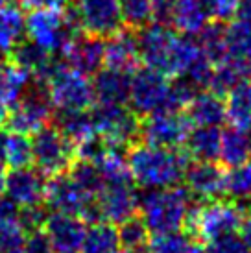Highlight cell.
Instances as JSON below:
<instances>
[{
	"label": "cell",
	"mask_w": 251,
	"mask_h": 253,
	"mask_svg": "<svg viewBox=\"0 0 251 253\" xmlns=\"http://www.w3.org/2000/svg\"><path fill=\"white\" fill-rule=\"evenodd\" d=\"M82 253H119L120 240L117 225L111 222H92L85 231L84 242L80 248Z\"/></svg>",
	"instance_id": "cell-29"
},
{
	"label": "cell",
	"mask_w": 251,
	"mask_h": 253,
	"mask_svg": "<svg viewBox=\"0 0 251 253\" xmlns=\"http://www.w3.org/2000/svg\"><path fill=\"white\" fill-rule=\"evenodd\" d=\"M98 218L111 224H120L135 214L139 209V198L135 194L133 183L104 185V189L94 196Z\"/></svg>",
	"instance_id": "cell-13"
},
{
	"label": "cell",
	"mask_w": 251,
	"mask_h": 253,
	"mask_svg": "<svg viewBox=\"0 0 251 253\" xmlns=\"http://www.w3.org/2000/svg\"><path fill=\"white\" fill-rule=\"evenodd\" d=\"M21 253H56L44 231L26 233Z\"/></svg>",
	"instance_id": "cell-43"
},
{
	"label": "cell",
	"mask_w": 251,
	"mask_h": 253,
	"mask_svg": "<svg viewBox=\"0 0 251 253\" xmlns=\"http://www.w3.org/2000/svg\"><path fill=\"white\" fill-rule=\"evenodd\" d=\"M11 107L13 109L7 113V129L30 137L41 127L48 126V122L54 117V106L50 102L46 87L37 80H34L28 91Z\"/></svg>",
	"instance_id": "cell-8"
},
{
	"label": "cell",
	"mask_w": 251,
	"mask_h": 253,
	"mask_svg": "<svg viewBox=\"0 0 251 253\" xmlns=\"http://www.w3.org/2000/svg\"><path fill=\"white\" fill-rule=\"evenodd\" d=\"M46 183H48L46 176L37 169H32V167L11 169V172L6 174L4 194L19 207L39 205L44 202Z\"/></svg>",
	"instance_id": "cell-14"
},
{
	"label": "cell",
	"mask_w": 251,
	"mask_h": 253,
	"mask_svg": "<svg viewBox=\"0 0 251 253\" xmlns=\"http://www.w3.org/2000/svg\"><path fill=\"white\" fill-rule=\"evenodd\" d=\"M70 176L72 179L82 187L85 189L89 194L92 196H96L100 190L104 189V179L100 176V170L94 163H89V161H80L74 165L72 163V167H70Z\"/></svg>",
	"instance_id": "cell-39"
},
{
	"label": "cell",
	"mask_w": 251,
	"mask_h": 253,
	"mask_svg": "<svg viewBox=\"0 0 251 253\" xmlns=\"http://www.w3.org/2000/svg\"><path fill=\"white\" fill-rule=\"evenodd\" d=\"M220 126H192L185 139V152L196 161H216L220 154Z\"/></svg>",
	"instance_id": "cell-24"
},
{
	"label": "cell",
	"mask_w": 251,
	"mask_h": 253,
	"mask_svg": "<svg viewBox=\"0 0 251 253\" xmlns=\"http://www.w3.org/2000/svg\"><path fill=\"white\" fill-rule=\"evenodd\" d=\"M237 17H242V19H251V0H242L240 2V7L237 11Z\"/></svg>",
	"instance_id": "cell-47"
},
{
	"label": "cell",
	"mask_w": 251,
	"mask_h": 253,
	"mask_svg": "<svg viewBox=\"0 0 251 253\" xmlns=\"http://www.w3.org/2000/svg\"><path fill=\"white\" fill-rule=\"evenodd\" d=\"M183 113L192 126H220L225 122V102L214 91L202 89L192 96Z\"/></svg>",
	"instance_id": "cell-21"
},
{
	"label": "cell",
	"mask_w": 251,
	"mask_h": 253,
	"mask_svg": "<svg viewBox=\"0 0 251 253\" xmlns=\"http://www.w3.org/2000/svg\"><path fill=\"white\" fill-rule=\"evenodd\" d=\"M244 214V207L233 200H210L205 204L196 202L188 212L185 225L190 233H196L198 239L209 244L227 235H237Z\"/></svg>",
	"instance_id": "cell-3"
},
{
	"label": "cell",
	"mask_w": 251,
	"mask_h": 253,
	"mask_svg": "<svg viewBox=\"0 0 251 253\" xmlns=\"http://www.w3.org/2000/svg\"><path fill=\"white\" fill-rule=\"evenodd\" d=\"M94 102L102 104H127L131 72H124L111 67H102L91 76Z\"/></svg>",
	"instance_id": "cell-20"
},
{
	"label": "cell",
	"mask_w": 251,
	"mask_h": 253,
	"mask_svg": "<svg viewBox=\"0 0 251 253\" xmlns=\"http://www.w3.org/2000/svg\"><path fill=\"white\" fill-rule=\"evenodd\" d=\"M210 21L212 17L205 0H175L167 24H170L177 34L198 36Z\"/></svg>",
	"instance_id": "cell-19"
},
{
	"label": "cell",
	"mask_w": 251,
	"mask_h": 253,
	"mask_svg": "<svg viewBox=\"0 0 251 253\" xmlns=\"http://www.w3.org/2000/svg\"><path fill=\"white\" fill-rule=\"evenodd\" d=\"M225 120L233 127L238 129H251V80L246 78L238 82L227 94H225Z\"/></svg>",
	"instance_id": "cell-25"
},
{
	"label": "cell",
	"mask_w": 251,
	"mask_h": 253,
	"mask_svg": "<svg viewBox=\"0 0 251 253\" xmlns=\"http://www.w3.org/2000/svg\"><path fill=\"white\" fill-rule=\"evenodd\" d=\"M238 231H240V240L244 242L246 250L251 253V212L244 214V220H242Z\"/></svg>",
	"instance_id": "cell-46"
},
{
	"label": "cell",
	"mask_w": 251,
	"mask_h": 253,
	"mask_svg": "<svg viewBox=\"0 0 251 253\" xmlns=\"http://www.w3.org/2000/svg\"><path fill=\"white\" fill-rule=\"evenodd\" d=\"M183 179L196 200L210 202L225 194V172L214 161L188 163Z\"/></svg>",
	"instance_id": "cell-15"
},
{
	"label": "cell",
	"mask_w": 251,
	"mask_h": 253,
	"mask_svg": "<svg viewBox=\"0 0 251 253\" xmlns=\"http://www.w3.org/2000/svg\"><path fill=\"white\" fill-rule=\"evenodd\" d=\"M4 163H7L11 169L30 167V165L34 163V155H32V137H30V135L9 131V135H6Z\"/></svg>",
	"instance_id": "cell-37"
},
{
	"label": "cell",
	"mask_w": 251,
	"mask_h": 253,
	"mask_svg": "<svg viewBox=\"0 0 251 253\" xmlns=\"http://www.w3.org/2000/svg\"><path fill=\"white\" fill-rule=\"evenodd\" d=\"M7 113H9L7 106H4V104L0 102V127L6 126V122H7Z\"/></svg>",
	"instance_id": "cell-48"
},
{
	"label": "cell",
	"mask_w": 251,
	"mask_h": 253,
	"mask_svg": "<svg viewBox=\"0 0 251 253\" xmlns=\"http://www.w3.org/2000/svg\"><path fill=\"white\" fill-rule=\"evenodd\" d=\"M105 42V56L104 67L119 69L124 72H133L139 69V42H137V32L131 28H122L120 32L113 34L111 37L104 39Z\"/></svg>",
	"instance_id": "cell-18"
},
{
	"label": "cell",
	"mask_w": 251,
	"mask_h": 253,
	"mask_svg": "<svg viewBox=\"0 0 251 253\" xmlns=\"http://www.w3.org/2000/svg\"><path fill=\"white\" fill-rule=\"evenodd\" d=\"M4 187H6V172L2 170V165H0V198L4 196Z\"/></svg>",
	"instance_id": "cell-50"
},
{
	"label": "cell",
	"mask_w": 251,
	"mask_h": 253,
	"mask_svg": "<svg viewBox=\"0 0 251 253\" xmlns=\"http://www.w3.org/2000/svg\"><path fill=\"white\" fill-rule=\"evenodd\" d=\"M127 104L129 109L140 117L175 111L172 104V78L148 67L133 71Z\"/></svg>",
	"instance_id": "cell-6"
},
{
	"label": "cell",
	"mask_w": 251,
	"mask_h": 253,
	"mask_svg": "<svg viewBox=\"0 0 251 253\" xmlns=\"http://www.w3.org/2000/svg\"><path fill=\"white\" fill-rule=\"evenodd\" d=\"M225 34L229 56L251 69V19L235 17L229 26H225Z\"/></svg>",
	"instance_id": "cell-33"
},
{
	"label": "cell",
	"mask_w": 251,
	"mask_h": 253,
	"mask_svg": "<svg viewBox=\"0 0 251 253\" xmlns=\"http://www.w3.org/2000/svg\"><path fill=\"white\" fill-rule=\"evenodd\" d=\"M78 34L82 32L69 7L34 9L26 15V37L54 57L61 56Z\"/></svg>",
	"instance_id": "cell-5"
},
{
	"label": "cell",
	"mask_w": 251,
	"mask_h": 253,
	"mask_svg": "<svg viewBox=\"0 0 251 253\" xmlns=\"http://www.w3.org/2000/svg\"><path fill=\"white\" fill-rule=\"evenodd\" d=\"M70 13L82 34L107 39L124 28L119 0H74Z\"/></svg>",
	"instance_id": "cell-10"
},
{
	"label": "cell",
	"mask_w": 251,
	"mask_h": 253,
	"mask_svg": "<svg viewBox=\"0 0 251 253\" xmlns=\"http://www.w3.org/2000/svg\"><path fill=\"white\" fill-rule=\"evenodd\" d=\"M56 127L74 148L96 135L89 109H85V111H57Z\"/></svg>",
	"instance_id": "cell-28"
},
{
	"label": "cell",
	"mask_w": 251,
	"mask_h": 253,
	"mask_svg": "<svg viewBox=\"0 0 251 253\" xmlns=\"http://www.w3.org/2000/svg\"><path fill=\"white\" fill-rule=\"evenodd\" d=\"M124 24L131 30H139L154 21L152 0H119Z\"/></svg>",
	"instance_id": "cell-38"
},
{
	"label": "cell",
	"mask_w": 251,
	"mask_h": 253,
	"mask_svg": "<svg viewBox=\"0 0 251 253\" xmlns=\"http://www.w3.org/2000/svg\"><path fill=\"white\" fill-rule=\"evenodd\" d=\"M250 133H251V129H250Z\"/></svg>",
	"instance_id": "cell-54"
},
{
	"label": "cell",
	"mask_w": 251,
	"mask_h": 253,
	"mask_svg": "<svg viewBox=\"0 0 251 253\" xmlns=\"http://www.w3.org/2000/svg\"><path fill=\"white\" fill-rule=\"evenodd\" d=\"M42 227L56 253H78L87 231L85 220L56 211L46 216Z\"/></svg>",
	"instance_id": "cell-16"
},
{
	"label": "cell",
	"mask_w": 251,
	"mask_h": 253,
	"mask_svg": "<svg viewBox=\"0 0 251 253\" xmlns=\"http://www.w3.org/2000/svg\"><path fill=\"white\" fill-rule=\"evenodd\" d=\"M9 57H11V63L30 72L37 82H42L56 63V57L50 56L46 50H42L39 44H35L26 36L9 52Z\"/></svg>",
	"instance_id": "cell-22"
},
{
	"label": "cell",
	"mask_w": 251,
	"mask_h": 253,
	"mask_svg": "<svg viewBox=\"0 0 251 253\" xmlns=\"http://www.w3.org/2000/svg\"><path fill=\"white\" fill-rule=\"evenodd\" d=\"M251 76V69L246 63L238 61L235 57L227 56L223 61L214 65L212 69V76L209 82V89L214 91L220 96H225L227 92L246 78Z\"/></svg>",
	"instance_id": "cell-30"
},
{
	"label": "cell",
	"mask_w": 251,
	"mask_h": 253,
	"mask_svg": "<svg viewBox=\"0 0 251 253\" xmlns=\"http://www.w3.org/2000/svg\"><path fill=\"white\" fill-rule=\"evenodd\" d=\"M194 204L196 198L181 187L150 189L139 200V211L150 233L179 231L187 224Z\"/></svg>",
	"instance_id": "cell-2"
},
{
	"label": "cell",
	"mask_w": 251,
	"mask_h": 253,
	"mask_svg": "<svg viewBox=\"0 0 251 253\" xmlns=\"http://www.w3.org/2000/svg\"><path fill=\"white\" fill-rule=\"evenodd\" d=\"M46 212L39 205H28V207H21L19 209V224L22 225V229L26 233L41 231L44 220H46Z\"/></svg>",
	"instance_id": "cell-40"
},
{
	"label": "cell",
	"mask_w": 251,
	"mask_h": 253,
	"mask_svg": "<svg viewBox=\"0 0 251 253\" xmlns=\"http://www.w3.org/2000/svg\"><path fill=\"white\" fill-rule=\"evenodd\" d=\"M44 202L52 211L67 212L80 216L85 222H100L96 211L94 196L78 185L70 174L52 176V181L46 183Z\"/></svg>",
	"instance_id": "cell-9"
},
{
	"label": "cell",
	"mask_w": 251,
	"mask_h": 253,
	"mask_svg": "<svg viewBox=\"0 0 251 253\" xmlns=\"http://www.w3.org/2000/svg\"><path fill=\"white\" fill-rule=\"evenodd\" d=\"M119 253H129V252H119Z\"/></svg>",
	"instance_id": "cell-53"
},
{
	"label": "cell",
	"mask_w": 251,
	"mask_h": 253,
	"mask_svg": "<svg viewBox=\"0 0 251 253\" xmlns=\"http://www.w3.org/2000/svg\"><path fill=\"white\" fill-rule=\"evenodd\" d=\"M131 179L144 189L177 187L185 176L190 157L177 148H161L152 144L131 146L126 155Z\"/></svg>",
	"instance_id": "cell-1"
},
{
	"label": "cell",
	"mask_w": 251,
	"mask_h": 253,
	"mask_svg": "<svg viewBox=\"0 0 251 253\" xmlns=\"http://www.w3.org/2000/svg\"><path fill=\"white\" fill-rule=\"evenodd\" d=\"M4 154H6V135L0 133V165L4 163Z\"/></svg>",
	"instance_id": "cell-49"
},
{
	"label": "cell",
	"mask_w": 251,
	"mask_h": 253,
	"mask_svg": "<svg viewBox=\"0 0 251 253\" xmlns=\"http://www.w3.org/2000/svg\"><path fill=\"white\" fill-rule=\"evenodd\" d=\"M198 44L202 52L207 56L212 65L223 61L229 56V48H227V34H225V26L223 22L210 21L205 28L196 36Z\"/></svg>",
	"instance_id": "cell-32"
},
{
	"label": "cell",
	"mask_w": 251,
	"mask_h": 253,
	"mask_svg": "<svg viewBox=\"0 0 251 253\" xmlns=\"http://www.w3.org/2000/svg\"><path fill=\"white\" fill-rule=\"evenodd\" d=\"M205 253H250L246 250L244 242L237 235H227L222 239L209 242V246L205 248Z\"/></svg>",
	"instance_id": "cell-42"
},
{
	"label": "cell",
	"mask_w": 251,
	"mask_h": 253,
	"mask_svg": "<svg viewBox=\"0 0 251 253\" xmlns=\"http://www.w3.org/2000/svg\"><path fill=\"white\" fill-rule=\"evenodd\" d=\"M190 120L183 111H161L144 117L139 137L142 142L161 148H177L185 142L190 131Z\"/></svg>",
	"instance_id": "cell-12"
},
{
	"label": "cell",
	"mask_w": 251,
	"mask_h": 253,
	"mask_svg": "<svg viewBox=\"0 0 251 253\" xmlns=\"http://www.w3.org/2000/svg\"><path fill=\"white\" fill-rule=\"evenodd\" d=\"M175 0H152L154 4V21L159 22H168V15L170 9L174 6Z\"/></svg>",
	"instance_id": "cell-45"
},
{
	"label": "cell",
	"mask_w": 251,
	"mask_h": 253,
	"mask_svg": "<svg viewBox=\"0 0 251 253\" xmlns=\"http://www.w3.org/2000/svg\"><path fill=\"white\" fill-rule=\"evenodd\" d=\"M9 2H11V0H0V6H2V4H9Z\"/></svg>",
	"instance_id": "cell-52"
},
{
	"label": "cell",
	"mask_w": 251,
	"mask_h": 253,
	"mask_svg": "<svg viewBox=\"0 0 251 253\" xmlns=\"http://www.w3.org/2000/svg\"><path fill=\"white\" fill-rule=\"evenodd\" d=\"M26 36V15L15 4L0 6V54H9Z\"/></svg>",
	"instance_id": "cell-27"
},
{
	"label": "cell",
	"mask_w": 251,
	"mask_h": 253,
	"mask_svg": "<svg viewBox=\"0 0 251 253\" xmlns=\"http://www.w3.org/2000/svg\"><path fill=\"white\" fill-rule=\"evenodd\" d=\"M32 155L35 169L44 176H57L70 170L74 163V146L56 126H44L32 135Z\"/></svg>",
	"instance_id": "cell-11"
},
{
	"label": "cell",
	"mask_w": 251,
	"mask_h": 253,
	"mask_svg": "<svg viewBox=\"0 0 251 253\" xmlns=\"http://www.w3.org/2000/svg\"><path fill=\"white\" fill-rule=\"evenodd\" d=\"M212 21L227 22L237 17V11L242 0H205Z\"/></svg>",
	"instance_id": "cell-41"
},
{
	"label": "cell",
	"mask_w": 251,
	"mask_h": 253,
	"mask_svg": "<svg viewBox=\"0 0 251 253\" xmlns=\"http://www.w3.org/2000/svg\"><path fill=\"white\" fill-rule=\"evenodd\" d=\"M32 84H34V76L30 72L13 63H6L0 71V102L4 106L11 107L21 100V96L28 91Z\"/></svg>",
	"instance_id": "cell-31"
},
{
	"label": "cell",
	"mask_w": 251,
	"mask_h": 253,
	"mask_svg": "<svg viewBox=\"0 0 251 253\" xmlns=\"http://www.w3.org/2000/svg\"><path fill=\"white\" fill-rule=\"evenodd\" d=\"M56 111H85L94 104L91 76L56 61L46 78L42 80Z\"/></svg>",
	"instance_id": "cell-4"
},
{
	"label": "cell",
	"mask_w": 251,
	"mask_h": 253,
	"mask_svg": "<svg viewBox=\"0 0 251 253\" xmlns=\"http://www.w3.org/2000/svg\"><path fill=\"white\" fill-rule=\"evenodd\" d=\"M63 63L80 71L85 76L96 74L104 67V56H105V42L100 37H92L87 34H78L70 44L65 48Z\"/></svg>",
	"instance_id": "cell-17"
},
{
	"label": "cell",
	"mask_w": 251,
	"mask_h": 253,
	"mask_svg": "<svg viewBox=\"0 0 251 253\" xmlns=\"http://www.w3.org/2000/svg\"><path fill=\"white\" fill-rule=\"evenodd\" d=\"M194 240L190 239V233L167 231V233H152L148 239L146 252L144 253H188Z\"/></svg>",
	"instance_id": "cell-36"
},
{
	"label": "cell",
	"mask_w": 251,
	"mask_h": 253,
	"mask_svg": "<svg viewBox=\"0 0 251 253\" xmlns=\"http://www.w3.org/2000/svg\"><path fill=\"white\" fill-rule=\"evenodd\" d=\"M19 205L0 198V253H21L26 231L19 224Z\"/></svg>",
	"instance_id": "cell-23"
},
{
	"label": "cell",
	"mask_w": 251,
	"mask_h": 253,
	"mask_svg": "<svg viewBox=\"0 0 251 253\" xmlns=\"http://www.w3.org/2000/svg\"><path fill=\"white\" fill-rule=\"evenodd\" d=\"M21 4L30 11H34V9H67L70 6V0H21Z\"/></svg>",
	"instance_id": "cell-44"
},
{
	"label": "cell",
	"mask_w": 251,
	"mask_h": 253,
	"mask_svg": "<svg viewBox=\"0 0 251 253\" xmlns=\"http://www.w3.org/2000/svg\"><path fill=\"white\" fill-rule=\"evenodd\" d=\"M119 240L120 248H124L129 253H144L146 252V244L150 239V231H148L146 224L142 222L140 216H129L124 222H120L119 227Z\"/></svg>",
	"instance_id": "cell-34"
},
{
	"label": "cell",
	"mask_w": 251,
	"mask_h": 253,
	"mask_svg": "<svg viewBox=\"0 0 251 253\" xmlns=\"http://www.w3.org/2000/svg\"><path fill=\"white\" fill-rule=\"evenodd\" d=\"M4 65H6V61H4V57H2V54H0V71L4 69Z\"/></svg>",
	"instance_id": "cell-51"
},
{
	"label": "cell",
	"mask_w": 251,
	"mask_h": 253,
	"mask_svg": "<svg viewBox=\"0 0 251 253\" xmlns=\"http://www.w3.org/2000/svg\"><path fill=\"white\" fill-rule=\"evenodd\" d=\"M225 194L242 207L251 205V159L225 172Z\"/></svg>",
	"instance_id": "cell-35"
},
{
	"label": "cell",
	"mask_w": 251,
	"mask_h": 253,
	"mask_svg": "<svg viewBox=\"0 0 251 253\" xmlns=\"http://www.w3.org/2000/svg\"><path fill=\"white\" fill-rule=\"evenodd\" d=\"M218 159L225 167H238L244 165L251 159V133L246 129L238 127H227L222 131V141H220V154Z\"/></svg>",
	"instance_id": "cell-26"
},
{
	"label": "cell",
	"mask_w": 251,
	"mask_h": 253,
	"mask_svg": "<svg viewBox=\"0 0 251 253\" xmlns=\"http://www.w3.org/2000/svg\"><path fill=\"white\" fill-rule=\"evenodd\" d=\"M94 131L113 148L131 146L139 137L140 122L127 104H102L94 102L89 109Z\"/></svg>",
	"instance_id": "cell-7"
}]
</instances>
